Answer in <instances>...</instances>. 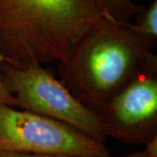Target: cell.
Here are the masks:
<instances>
[{"instance_id":"7a4b0ae2","label":"cell","mask_w":157,"mask_h":157,"mask_svg":"<svg viewBox=\"0 0 157 157\" xmlns=\"http://www.w3.org/2000/svg\"><path fill=\"white\" fill-rule=\"evenodd\" d=\"M101 17L86 0H0V52L14 67L60 63Z\"/></svg>"},{"instance_id":"ba28073f","label":"cell","mask_w":157,"mask_h":157,"mask_svg":"<svg viewBox=\"0 0 157 157\" xmlns=\"http://www.w3.org/2000/svg\"><path fill=\"white\" fill-rule=\"evenodd\" d=\"M145 152L144 150L135 152L133 154L125 155H107L103 157H144ZM0 157H79L73 156V155H33V154H20L14 152L0 151Z\"/></svg>"},{"instance_id":"5b68a950","label":"cell","mask_w":157,"mask_h":157,"mask_svg":"<svg viewBox=\"0 0 157 157\" xmlns=\"http://www.w3.org/2000/svg\"><path fill=\"white\" fill-rule=\"evenodd\" d=\"M98 113L106 137L146 144L157 136V72L140 74Z\"/></svg>"},{"instance_id":"8992f818","label":"cell","mask_w":157,"mask_h":157,"mask_svg":"<svg viewBox=\"0 0 157 157\" xmlns=\"http://www.w3.org/2000/svg\"><path fill=\"white\" fill-rule=\"evenodd\" d=\"M102 17L120 24H129L144 7L133 0H86Z\"/></svg>"},{"instance_id":"9c48e42d","label":"cell","mask_w":157,"mask_h":157,"mask_svg":"<svg viewBox=\"0 0 157 157\" xmlns=\"http://www.w3.org/2000/svg\"><path fill=\"white\" fill-rule=\"evenodd\" d=\"M7 62L6 58L0 52V68L4 63ZM0 105H7L14 107V98L10 94L0 74Z\"/></svg>"},{"instance_id":"30bf717a","label":"cell","mask_w":157,"mask_h":157,"mask_svg":"<svg viewBox=\"0 0 157 157\" xmlns=\"http://www.w3.org/2000/svg\"><path fill=\"white\" fill-rule=\"evenodd\" d=\"M144 157H150V156H147V155H146V153H145V156H144Z\"/></svg>"},{"instance_id":"52a82bcc","label":"cell","mask_w":157,"mask_h":157,"mask_svg":"<svg viewBox=\"0 0 157 157\" xmlns=\"http://www.w3.org/2000/svg\"><path fill=\"white\" fill-rule=\"evenodd\" d=\"M136 17L135 23L129 24L130 29L140 39L155 46L157 39V0L143 8Z\"/></svg>"},{"instance_id":"277c9868","label":"cell","mask_w":157,"mask_h":157,"mask_svg":"<svg viewBox=\"0 0 157 157\" xmlns=\"http://www.w3.org/2000/svg\"><path fill=\"white\" fill-rule=\"evenodd\" d=\"M0 151L79 157L110 155L104 142L70 125L7 105H0Z\"/></svg>"},{"instance_id":"6da1fadb","label":"cell","mask_w":157,"mask_h":157,"mask_svg":"<svg viewBox=\"0 0 157 157\" xmlns=\"http://www.w3.org/2000/svg\"><path fill=\"white\" fill-rule=\"evenodd\" d=\"M129 24L101 17L59 63L62 83L97 113L140 74L157 72L154 46L134 33Z\"/></svg>"},{"instance_id":"8fae6325","label":"cell","mask_w":157,"mask_h":157,"mask_svg":"<svg viewBox=\"0 0 157 157\" xmlns=\"http://www.w3.org/2000/svg\"><path fill=\"white\" fill-rule=\"evenodd\" d=\"M153 1H154V0H153Z\"/></svg>"},{"instance_id":"3957f363","label":"cell","mask_w":157,"mask_h":157,"mask_svg":"<svg viewBox=\"0 0 157 157\" xmlns=\"http://www.w3.org/2000/svg\"><path fill=\"white\" fill-rule=\"evenodd\" d=\"M0 69L15 108L57 120L105 143L99 113L75 98L49 68L37 63L14 67L6 62Z\"/></svg>"}]
</instances>
